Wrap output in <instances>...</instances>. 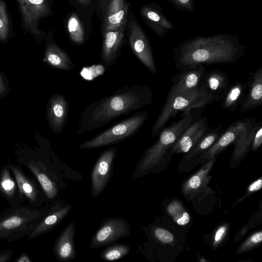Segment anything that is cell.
Masks as SVG:
<instances>
[{"label":"cell","mask_w":262,"mask_h":262,"mask_svg":"<svg viewBox=\"0 0 262 262\" xmlns=\"http://www.w3.org/2000/svg\"><path fill=\"white\" fill-rule=\"evenodd\" d=\"M152 102L153 93L149 86L126 84L88 105L80 116L77 134L97 129L120 116L140 110Z\"/></svg>","instance_id":"6da1fadb"},{"label":"cell","mask_w":262,"mask_h":262,"mask_svg":"<svg viewBox=\"0 0 262 262\" xmlns=\"http://www.w3.org/2000/svg\"><path fill=\"white\" fill-rule=\"evenodd\" d=\"M246 49L237 35L219 33L188 39L172 52L176 68L182 71L204 65L234 63L244 55Z\"/></svg>","instance_id":"7a4b0ae2"},{"label":"cell","mask_w":262,"mask_h":262,"mask_svg":"<svg viewBox=\"0 0 262 262\" xmlns=\"http://www.w3.org/2000/svg\"><path fill=\"white\" fill-rule=\"evenodd\" d=\"M44 214L38 208L12 205L0 214V239L11 242L29 236Z\"/></svg>","instance_id":"3957f363"},{"label":"cell","mask_w":262,"mask_h":262,"mask_svg":"<svg viewBox=\"0 0 262 262\" xmlns=\"http://www.w3.org/2000/svg\"><path fill=\"white\" fill-rule=\"evenodd\" d=\"M215 102L213 96L202 85L167 97L164 104L151 130L152 137L159 135L169 120L180 112L199 108Z\"/></svg>","instance_id":"277c9868"},{"label":"cell","mask_w":262,"mask_h":262,"mask_svg":"<svg viewBox=\"0 0 262 262\" xmlns=\"http://www.w3.org/2000/svg\"><path fill=\"white\" fill-rule=\"evenodd\" d=\"M193 110L183 113L181 118L163 128L157 141L145 151L138 166V171L146 172L159 164L171 150L187 127L194 121Z\"/></svg>","instance_id":"5b68a950"},{"label":"cell","mask_w":262,"mask_h":262,"mask_svg":"<svg viewBox=\"0 0 262 262\" xmlns=\"http://www.w3.org/2000/svg\"><path fill=\"white\" fill-rule=\"evenodd\" d=\"M147 113L142 111L135 113L79 146L81 149L101 147L119 142L128 138L141 128L146 122Z\"/></svg>","instance_id":"8992f818"},{"label":"cell","mask_w":262,"mask_h":262,"mask_svg":"<svg viewBox=\"0 0 262 262\" xmlns=\"http://www.w3.org/2000/svg\"><path fill=\"white\" fill-rule=\"evenodd\" d=\"M128 39L137 58L151 73L156 74L157 69L150 43L141 28L135 21H131L128 25Z\"/></svg>","instance_id":"52a82bcc"},{"label":"cell","mask_w":262,"mask_h":262,"mask_svg":"<svg viewBox=\"0 0 262 262\" xmlns=\"http://www.w3.org/2000/svg\"><path fill=\"white\" fill-rule=\"evenodd\" d=\"M105 221L92 238L90 243L92 249L106 246L129 235V225L123 219L114 217Z\"/></svg>","instance_id":"ba28073f"},{"label":"cell","mask_w":262,"mask_h":262,"mask_svg":"<svg viewBox=\"0 0 262 262\" xmlns=\"http://www.w3.org/2000/svg\"><path fill=\"white\" fill-rule=\"evenodd\" d=\"M116 151V147L107 149L96 163L91 174L93 197H97L107 184L111 177Z\"/></svg>","instance_id":"9c48e42d"},{"label":"cell","mask_w":262,"mask_h":262,"mask_svg":"<svg viewBox=\"0 0 262 262\" xmlns=\"http://www.w3.org/2000/svg\"><path fill=\"white\" fill-rule=\"evenodd\" d=\"M256 122V118H246L233 122L225 131H223L214 144L201 155V159L212 160L218 154L237 139L249 127Z\"/></svg>","instance_id":"30bf717a"},{"label":"cell","mask_w":262,"mask_h":262,"mask_svg":"<svg viewBox=\"0 0 262 262\" xmlns=\"http://www.w3.org/2000/svg\"><path fill=\"white\" fill-rule=\"evenodd\" d=\"M210 129L206 116L193 121L173 146L172 154L187 153Z\"/></svg>","instance_id":"8fae6325"},{"label":"cell","mask_w":262,"mask_h":262,"mask_svg":"<svg viewBox=\"0 0 262 262\" xmlns=\"http://www.w3.org/2000/svg\"><path fill=\"white\" fill-rule=\"evenodd\" d=\"M205 72L204 66L181 71L171 79L172 85L168 97L199 87Z\"/></svg>","instance_id":"7c38bea8"},{"label":"cell","mask_w":262,"mask_h":262,"mask_svg":"<svg viewBox=\"0 0 262 262\" xmlns=\"http://www.w3.org/2000/svg\"><path fill=\"white\" fill-rule=\"evenodd\" d=\"M8 167L16 181L20 201H27L30 206L38 208L41 195L35 183L18 166L10 165Z\"/></svg>","instance_id":"4fadbf2b"},{"label":"cell","mask_w":262,"mask_h":262,"mask_svg":"<svg viewBox=\"0 0 262 262\" xmlns=\"http://www.w3.org/2000/svg\"><path fill=\"white\" fill-rule=\"evenodd\" d=\"M141 14L144 21L160 38L174 29L173 25L162 12L161 7L157 4L143 6L141 9Z\"/></svg>","instance_id":"5bb4252c"},{"label":"cell","mask_w":262,"mask_h":262,"mask_svg":"<svg viewBox=\"0 0 262 262\" xmlns=\"http://www.w3.org/2000/svg\"><path fill=\"white\" fill-rule=\"evenodd\" d=\"M124 32L109 31L104 32L101 53V63L105 70L113 66L120 55Z\"/></svg>","instance_id":"9a60e30c"},{"label":"cell","mask_w":262,"mask_h":262,"mask_svg":"<svg viewBox=\"0 0 262 262\" xmlns=\"http://www.w3.org/2000/svg\"><path fill=\"white\" fill-rule=\"evenodd\" d=\"M247 84L248 92L239 107V111L241 113L255 108L262 103L261 67L250 73Z\"/></svg>","instance_id":"2e32d148"},{"label":"cell","mask_w":262,"mask_h":262,"mask_svg":"<svg viewBox=\"0 0 262 262\" xmlns=\"http://www.w3.org/2000/svg\"><path fill=\"white\" fill-rule=\"evenodd\" d=\"M127 12L128 4L125 0H110L104 19V32L109 31L124 32Z\"/></svg>","instance_id":"e0dca14e"},{"label":"cell","mask_w":262,"mask_h":262,"mask_svg":"<svg viewBox=\"0 0 262 262\" xmlns=\"http://www.w3.org/2000/svg\"><path fill=\"white\" fill-rule=\"evenodd\" d=\"M71 209L70 205L61 206L56 204L36 225L32 232L28 236V240L46 233L57 226L69 213Z\"/></svg>","instance_id":"ac0fdd59"},{"label":"cell","mask_w":262,"mask_h":262,"mask_svg":"<svg viewBox=\"0 0 262 262\" xmlns=\"http://www.w3.org/2000/svg\"><path fill=\"white\" fill-rule=\"evenodd\" d=\"M200 85H202L213 97L215 101L221 100L229 86L227 74L217 69L205 73Z\"/></svg>","instance_id":"d6986e66"},{"label":"cell","mask_w":262,"mask_h":262,"mask_svg":"<svg viewBox=\"0 0 262 262\" xmlns=\"http://www.w3.org/2000/svg\"><path fill=\"white\" fill-rule=\"evenodd\" d=\"M75 222L70 223L57 239L54 247V253L60 261H67L74 259L76 255L74 244Z\"/></svg>","instance_id":"ffe728a7"},{"label":"cell","mask_w":262,"mask_h":262,"mask_svg":"<svg viewBox=\"0 0 262 262\" xmlns=\"http://www.w3.org/2000/svg\"><path fill=\"white\" fill-rule=\"evenodd\" d=\"M26 25L34 28L37 20L49 12L47 0H18Z\"/></svg>","instance_id":"44dd1931"},{"label":"cell","mask_w":262,"mask_h":262,"mask_svg":"<svg viewBox=\"0 0 262 262\" xmlns=\"http://www.w3.org/2000/svg\"><path fill=\"white\" fill-rule=\"evenodd\" d=\"M69 104L65 97L57 95L52 103V117L54 128L57 133H62L67 122Z\"/></svg>","instance_id":"7402d4cb"},{"label":"cell","mask_w":262,"mask_h":262,"mask_svg":"<svg viewBox=\"0 0 262 262\" xmlns=\"http://www.w3.org/2000/svg\"><path fill=\"white\" fill-rule=\"evenodd\" d=\"M247 89L246 83L236 82L229 85L221 99L222 108L229 111H234L243 101Z\"/></svg>","instance_id":"603a6c76"},{"label":"cell","mask_w":262,"mask_h":262,"mask_svg":"<svg viewBox=\"0 0 262 262\" xmlns=\"http://www.w3.org/2000/svg\"><path fill=\"white\" fill-rule=\"evenodd\" d=\"M0 192L12 205L21 203L16 181L12 177L8 167L5 166L1 171Z\"/></svg>","instance_id":"cb8c5ba5"},{"label":"cell","mask_w":262,"mask_h":262,"mask_svg":"<svg viewBox=\"0 0 262 262\" xmlns=\"http://www.w3.org/2000/svg\"><path fill=\"white\" fill-rule=\"evenodd\" d=\"M223 124L210 129L187 152V158H191L203 153L210 148L223 132Z\"/></svg>","instance_id":"d4e9b609"},{"label":"cell","mask_w":262,"mask_h":262,"mask_svg":"<svg viewBox=\"0 0 262 262\" xmlns=\"http://www.w3.org/2000/svg\"><path fill=\"white\" fill-rule=\"evenodd\" d=\"M27 166L36 178L46 196L49 199L55 198L58 194L57 187L42 166L30 164Z\"/></svg>","instance_id":"484cf974"},{"label":"cell","mask_w":262,"mask_h":262,"mask_svg":"<svg viewBox=\"0 0 262 262\" xmlns=\"http://www.w3.org/2000/svg\"><path fill=\"white\" fill-rule=\"evenodd\" d=\"M47 60L53 66L69 71L74 68L73 62L68 54L55 45H51L48 50Z\"/></svg>","instance_id":"4316f807"},{"label":"cell","mask_w":262,"mask_h":262,"mask_svg":"<svg viewBox=\"0 0 262 262\" xmlns=\"http://www.w3.org/2000/svg\"><path fill=\"white\" fill-rule=\"evenodd\" d=\"M261 122H255L245 130L234 141L233 157L240 158L243 156L251 146L254 135L261 125Z\"/></svg>","instance_id":"83f0119b"},{"label":"cell","mask_w":262,"mask_h":262,"mask_svg":"<svg viewBox=\"0 0 262 262\" xmlns=\"http://www.w3.org/2000/svg\"><path fill=\"white\" fill-rule=\"evenodd\" d=\"M67 28L70 38L73 43L80 45L83 42L84 30L80 20L75 13H72L69 17Z\"/></svg>","instance_id":"f1b7e54d"},{"label":"cell","mask_w":262,"mask_h":262,"mask_svg":"<svg viewBox=\"0 0 262 262\" xmlns=\"http://www.w3.org/2000/svg\"><path fill=\"white\" fill-rule=\"evenodd\" d=\"M167 210L178 225H185L189 222V214L179 201H174L171 202L167 206Z\"/></svg>","instance_id":"f546056e"},{"label":"cell","mask_w":262,"mask_h":262,"mask_svg":"<svg viewBox=\"0 0 262 262\" xmlns=\"http://www.w3.org/2000/svg\"><path fill=\"white\" fill-rule=\"evenodd\" d=\"M129 252L128 245L119 244L107 247L102 252L100 256L104 260L114 261L123 258Z\"/></svg>","instance_id":"4dcf8cb0"},{"label":"cell","mask_w":262,"mask_h":262,"mask_svg":"<svg viewBox=\"0 0 262 262\" xmlns=\"http://www.w3.org/2000/svg\"><path fill=\"white\" fill-rule=\"evenodd\" d=\"M8 25L5 5L2 2H0V38L4 39L6 37L8 32Z\"/></svg>","instance_id":"1f68e13d"},{"label":"cell","mask_w":262,"mask_h":262,"mask_svg":"<svg viewBox=\"0 0 262 262\" xmlns=\"http://www.w3.org/2000/svg\"><path fill=\"white\" fill-rule=\"evenodd\" d=\"M177 9L185 12H192L194 9V0H168Z\"/></svg>","instance_id":"d6a6232c"},{"label":"cell","mask_w":262,"mask_h":262,"mask_svg":"<svg viewBox=\"0 0 262 262\" xmlns=\"http://www.w3.org/2000/svg\"><path fill=\"white\" fill-rule=\"evenodd\" d=\"M262 241V232H256L252 235L240 247L239 251L243 252L250 249L260 243Z\"/></svg>","instance_id":"836d02e7"},{"label":"cell","mask_w":262,"mask_h":262,"mask_svg":"<svg viewBox=\"0 0 262 262\" xmlns=\"http://www.w3.org/2000/svg\"><path fill=\"white\" fill-rule=\"evenodd\" d=\"M154 234L159 241L164 243H170L174 239L173 235L170 232L162 228L155 229Z\"/></svg>","instance_id":"e575fe53"},{"label":"cell","mask_w":262,"mask_h":262,"mask_svg":"<svg viewBox=\"0 0 262 262\" xmlns=\"http://www.w3.org/2000/svg\"><path fill=\"white\" fill-rule=\"evenodd\" d=\"M203 178V173L201 171L193 175L186 183V188L188 190L196 189L200 186Z\"/></svg>","instance_id":"d590c367"},{"label":"cell","mask_w":262,"mask_h":262,"mask_svg":"<svg viewBox=\"0 0 262 262\" xmlns=\"http://www.w3.org/2000/svg\"><path fill=\"white\" fill-rule=\"evenodd\" d=\"M262 124H261L255 132L251 144L252 151L257 150L262 143Z\"/></svg>","instance_id":"8d00e7d4"},{"label":"cell","mask_w":262,"mask_h":262,"mask_svg":"<svg viewBox=\"0 0 262 262\" xmlns=\"http://www.w3.org/2000/svg\"><path fill=\"white\" fill-rule=\"evenodd\" d=\"M226 230V229L225 226H222L216 231L214 236V242L215 244L219 243L222 240Z\"/></svg>","instance_id":"74e56055"},{"label":"cell","mask_w":262,"mask_h":262,"mask_svg":"<svg viewBox=\"0 0 262 262\" xmlns=\"http://www.w3.org/2000/svg\"><path fill=\"white\" fill-rule=\"evenodd\" d=\"M12 254V251L9 250L1 252L0 253V262H7L9 261Z\"/></svg>","instance_id":"f35d334b"},{"label":"cell","mask_w":262,"mask_h":262,"mask_svg":"<svg viewBox=\"0 0 262 262\" xmlns=\"http://www.w3.org/2000/svg\"><path fill=\"white\" fill-rule=\"evenodd\" d=\"M262 186L261 179H259L252 183L249 187L248 190L250 192H253L259 190Z\"/></svg>","instance_id":"ab89813d"},{"label":"cell","mask_w":262,"mask_h":262,"mask_svg":"<svg viewBox=\"0 0 262 262\" xmlns=\"http://www.w3.org/2000/svg\"><path fill=\"white\" fill-rule=\"evenodd\" d=\"M31 261L30 258L26 253L22 254L16 260L17 262H31Z\"/></svg>","instance_id":"60d3db41"},{"label":"cell","mask_w":262,"mask_h":262,"mask_svg":"<svg viewBox=\"0 0 262 262\" xmlns=\"http://www.w3.org/2000/svg\"><path fill=\"white\" fill-rule=\"evenodd\" d=\"M81 5L86 6L91 3V0H77Z\"/></svg>","instance_id":"b9f144b4"}]
</instances>
